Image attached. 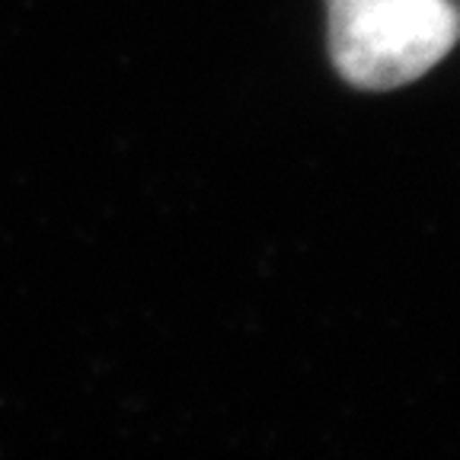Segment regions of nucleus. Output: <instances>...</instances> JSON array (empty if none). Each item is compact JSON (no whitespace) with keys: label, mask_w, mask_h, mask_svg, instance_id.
<instances>
[{"label":"nucleus","mask_w":460,"mask_h":460,"mask_svg":"<svg viewBox=\"0 0 460 460\" xmlns=\"http://www.w3.org/2000/svg\"><path fill=\"white\" fill-rule=\"evenodd\" d=\"M330 49L345 80L365 90L412 84L460 36L447 0H326Z\"/></svg>","instance_id":"obj_1"}]
</instances>
